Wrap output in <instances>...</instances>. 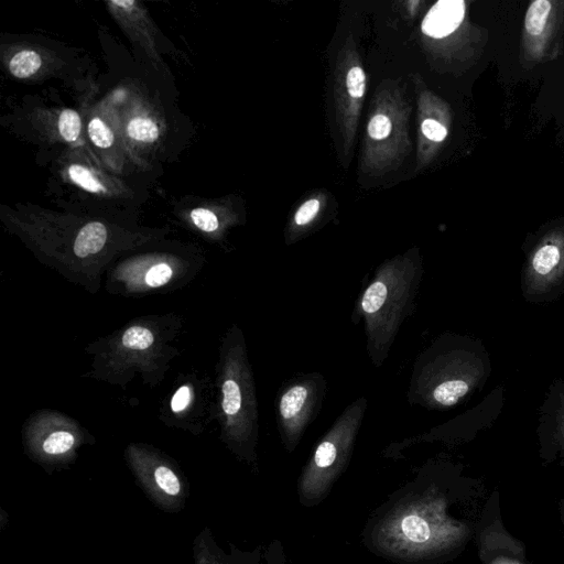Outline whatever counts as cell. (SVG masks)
<instances>
[{
	"mask_svg": "<svg viewBox=\"0 0 564 564\" xmlns=\"http://www.w3.org/2000/svg\"><path fill=\"white\" fill-rule=\"evenodd\" d=\"M474 489L430 484L389 501L368 527L367 544L403 563H435L457 556L475 535L478 519L457 518L452 507L475 499Z\"/></svg>",
	"mask_w": 564,
	"mask_h": 564,
	"instance_id": "cell-1",
	"label": "cell"
},
{
	"mask_svg": "<svg viewBox=\"0 0 564 564\" xmlns=\"http://www.w3.org/2000/svg\"><path fill=\"white\" fill-rule=\"evenodd\" d=\"M421 279V264L403 257L380 267L364 291L359 307L367 350L375 366L386 360L402 322L410 314Z\"/></svg>",
	"mask_w": 564,
	"mask_h": 564,
	"instance_id": "cell-2",
	"label": "cell"
},
{
	"mask_svg": "<svg viewBox=\"0 0 564 564\" xmlns=\"http://www.w3.org/2000/svg\"><path fill=\"white\" fill-rule=\"evenodd\" d=\"M366 408V398L355 400L317 443L299 479L302 505L322 502L347 467Z\"/></svg>",
	"mask_w": 564,
	"mask_h": 564,
	"instance_id": "cell-3",
	"label": "cell"
},
{
	"mask_svg": "<svg viewBox=\"0 0 564 564\" xmlns=\"http://www.w3.org/2000/svg\"><path fill=\"white\" fill-rule=\"evenodd\" d=\"M421 357L415 367L412 392L425 406L447 409L457 404L476 388L485 373L482 361L467 350L429 351Z\"/></svg>",
	"mask_w": 564,
	"mask_h": 564,
	"instance_id": "cell-4",
	"label": "cell"
},
{
	"mask_svg": "<svg viewBox=\"0 0 564 564\" xmlns=\"http://www.w3.org/2000/svg\"><path fill=\"white\" fill-rule=\"evenodd\" d=\"M128 462L138 486L161 511H182L189 497L186 477L169 459L148 449L131 448Z\"/></svg>",
	"mask_w": 564,
	"mask_h": 564,
	"instance_id": "cell-5",
	"label": "cell"
},
{
	"mask_svg": "<svg viewBox=\"0 0 564 564\" xmlns=\"http://www.w3.org/2000/svg\"><path fill=\"white\" fill-rule=\"evenodd\" d=\"M325 391L323 377L302 376L290 382L280 393L276 421L285 448L292 452L305 429L314 420Z\"/></svg>",
	"mask_w": 564,
	"mask_h": 564,
	"instance_id": "cell-6",
	"label": "cell"
},
{
	"mask_svg": "<svg viewBox=\"0 0 564 564\" xmlns=\"http://www.w3.org/2000/svg\"><path fill=\"white\" fill-rule=\"evenodd\" d=\"M474 538L481 564H530L523 542L511 535L502 522L498 491L485 501Z\"/></svg>",
	"mask_w": 564,
	"mask_h": 564,
	"instance_id": "cell-7",
	"label": "cell"
},
{
	"mask_svg": "<svg viewBox=\"0 0 564 564\" xmlns=\"http://www.w3.org/2000/svg\"><path fill=\"white\" fill-rule=\"evenodd\" d=\"M564 278V243L544 242L531 256L524 273L529 294H543L561 283Z\"/></svg>",
	"mask_w": 564,
	"mask_h": 564,
	"instance_id": "cell-8",
	"label": "cell"
},
{
	"mask_svg": "<svg viewBox=\"0 0 564 564\" xmlns=\"http://www.w3.org/2000/svg\"><path fill=\"white\" fill-rule=\"evenodd\" d=\"M192 555L193 564H258L260 549L243 551L229 543V552H226L215 540L212 529L205 525L193 540Z\"/></svg>",
	"mask_w": 564,
	"mask_h": 564,
	"instance_id": "cell-9",
	"label": "cell"
},
{
	"mask_svg": "<svg viewBox=\"0 0 564 564\" xmlns=\"http://www.w3.org/2000/svg\"><path fill=\"white\" fill-rule=\"evenodd\" d=\"M465 14L463 0H441L435 3L422 23V31L432 37H443L455 31Z\"/></svg>",
	"mask_w": 564,
	"mask_h": 564,
	"instance_id": "cell-10",
	"label": "cell"
},
{
	"mask_svg": "<svg viewBox=\"0 0 564 564\" xmlns=\"http://www.w3.org/2000/svg\"><path fill=\"white\" fill-rule=\"evenodd\" d=\"M107 240V229L98 221L85 225L74 242V253L79 258L99 252Z\"/></svg>",
	"mask_w": 564,
	"mask_h": 564,
	"instance_id": "cell-11",
	"label": "cell"
},
{
	"mask_svg": "<svg viewBox=\"0 0 564 564\" xmlns=\"http://www.w3.org/2000/svg\"><path fill=\"white\" fill-rule=\"evenodd\" d=\"M223 401L221 406L226 416L235 421H243V390L242 384L239 379L234 378L232 376H228L227 379L223 383Z\"/></svg>",
	"mask_w": 564,
	"mask_h": 564,
	"instance_id": "cell-12",
	"label": "cell"
},
{
	"mask_svg": "<svg viewBox=\"0 0 564 564\" xmlns=\"http://www.w3.org/2000/svg\"><path fill=\"white\" fill-rule=\"evenodd\" d=\"M42 65L40 55L30 50L20 51L9 62V70L17 78H28Z\"/></svg>",
	"mask_w": 564,
	"mask_h": 564,
	"instance_id": "cell-13",
	"label": "cell"
},
{
	"mask_svg": "<svg viewBox=\"0 0 564 564\" xmlns=\"http://www.w3.org/2000/svg\"><path fill=\"white\" fill-rule=\"evenodd\" d=\"M551 11V2L549 0L533 1L525 14V29L531 35H540L545 26Z\"/></svg>",
	"mask_w": 564,
	"mask_h": 564,
	"instance_id": "cell-14",
	"label": "cell"
},
{
	"mask_svg": "<svg viewBox=\"0 0 564 564\" xmlns=\"http://www.w3.org/2000/svg\"><path fill=\"white\" fill-rule=\"evenodd\" d=\"M128 135L137 141L153 142L159 138L160 131L156 123L143 117L131 119L127 126Z\"/></svg>",
	"mask_w": 564,
	"mask_h": 564,
	"instance_id": "cell-15",
	"label": "cell"
},
{
	"mask_svg": "<svg viewBox=\"0 0 564 564\" xmlns=\"http://www.w3.org/2000/svg\"><path fill=\"white\" fill-rule=\"evenodd\" d=\"M69 178L79 187L84 188L89 193H102L105 192L104 185L94 176V174L86 167L72 164L68 167Z\"/></svg>",
	"mask_w": 564,
	"mask_h": 564,
	"instance_id": "cell-16",
	"label": "cell"
},
{
	"mask_svg": "<svg viewBox=\"0 0 564 564\" xmlns=\"http://www.w3.org/2000/svg\"><path fill=\"white\" fill-rule=\"evenodd\" d=\"M82 129L80 117L74 109H64L58 117V131L67 142L77 140Z\"/></svg>",
	"mask_w": 564,
	"mask_h": 564,
	"instance_id": "cell-17",
	"label": "cell"
},
{
	"mask_svg": "<svg viewBox=\"0 0 564 564\" xmlns=\"http://www.w3.org/2000/svg\"><path fill=\"white\" fill-rule=\"evenodd\" d=\"M122 345L131 349H147L153 343L152 333L141 326H132L122 335Z\"/></svg>",
	"mask_w": 564,
	"mask_h": 564,
	"instance_id": "cell-18",
	"label": "cell"
},
{
	"mask_svg": "<svg viewBox=\"0 0 564 564\" xmlns=\"http://www.w3.org/2000/svg\"><path fill=\"white\" fill-rule=\"evenodd\" d=\"M88 135L91 142L98 148H109L113 143V134L110 128L98 117L90 119L88 123Z\"/></svg>",
	"mask_w": 564,
	"mask_h": 564,
	"instance_id": "cell-19",
	"label": "cell"
},
{
	"mask_svg": "<svg viewBox=\"0 0 564 564\" xmlns=\"http://www.w3.org/2000/svg\"><path fill=\"white\" fill-rule=\"evenodd\" d=\"M172 275V268L167 263L161 262L154 264L150 270H148L144 276V282L150 288H159L167 283Z\"/></svg>",
	"mask_w": 564,
	"mask_h": 564,
	"instance_id": "cell-20",
	"label": "cell"
},
{
	"mask_svg": "<svg viewBox=\"0 0 564 564\" xmlns=\"http://www.w3.org/2000/svg\"><path fill=\"white\" fill-rule=\"evenodd\" d=\"M191 218L194 225L203 231L212 232L218 228V218L209 209L195 208L191 212Z\"/></svg>",
	"mask_w": 564,
	"mask_h": 564,
	"instance_id": "cell-21",
	"label": "cell"
},
{
	"mask_svg": "<svg viewBox=\"0 0 564 564\" xmlns=\"http://www.w3.org/2000/svg\"><path fill=\"white\" fill-rule=\"evenodd\" d=\"M366 76L360 67H352L347 74L346 85L352 98H360L366 90Z\"/></svg>",
	"mask_w": 564,
	"mask_h": 564,
	"instance_id": "cell-22",
	"label": "cell"
},
{
	"mask_svg": "<svg viewBox=\"0 0 564 564\" xmlns=\"http://www.w3.org/2000/svg\"><path fill=\"white\" fill-rule=\"evenodd\" d=\"M391 131V121L384 115H376L368 124V133L371 138L381 140L387 138Z\"/></svg>",
	"mask_w": 564,
	"mask_h": 564,
	"instance_id": "cell-23",
	"label": "cell"
},
{
	"mask_svg": "<svg viewBox=\"0 0 564 564\" xmlns=\"http://www.w3.org/2000/svg\"><path fill=\"white\" fill-rule=\"evenodd\" d=\"M319 209V202L317 199H308L297 209L294 216L295 224L304 226L312 221Z\"/></svg>",
	"mask_w": 564,
	"mask_h": 564,
	"instance_id": "cell-24",
	"label": "cell"
},
{
	"mask_svg": "<svg viewBox=\"0 0 564 564\" xmlns=\"http://www.w3.org/2000/svg\"><path fill=\"white\" fill-rule=\"evenodd\" d=\"M423 134L433 141H443L447 135V130L441 123L433 119H426L422 123Z\"/></svg>",
	"mask_w": 564,
	"mask_h": 564,
	"instance_id": "cell-25",
	"label": "cell"
},
{
	"mask_svg": "<svg viewBox=\"0 0 564 564\" xmlns=\"http://www.w3.org/2000/svg\"><path fill=\"white\" fill-rule=\"evenodd\" d=\"M191 400V390L187 386H182L177 389L171 400V409L173 412L183 411Z\"/></svg>",
	"mask_w": 564,
	"mask_h": 564,
	"instance_id": "cell-26",
	"label": "cell"
},
{
	"mask_svg": "<svg viewBox=\"0 0 564 564\" xmlns=\"http://www.w3.org/2000/svg\"><path fill=\"white\" fill-rule=\"evenodd\" d=\"M558 436L562 448L564 449V402L562 404V409L560 412V421H558Z\"/></svg>",
	"mask_w": 564,
	"mask_h": 564,
	"instance_id": "cell-27",
	"label": "cell"
},
{
	"mask_svg": "<svg viewBox=\"0 0 564 564\" xmlns=\"http://www.w3.org/2000/svg\"><path fill=\"white\" fill-rule=\"evenodd\" d=\"M9 523V513L3 507H0V531L2 532Z\"/></svg>",
	"mask_w": 564,
	"mask_h": 564,
	"instance_id": "cell-28",
	"label": "cell"
},
{
	"mask_svg": "<svg viewBox=\"0 0 564 564\" xmlns=\"http://www.w3.org/2000/svg\"><path fill=\"white\" fill-rule=\"evenodd\" d=\"M110 3L113 4V6H118V7H122V8H128V7L133 6L135 2L132 1V0H121V1L116 0V1H111Z\"/></svg>",
	"mask_w": 564,
	"mask_h": 564,
	"instance_id": "cell-29",
	"label": "cell"
},
{
	"mask_svg": "<svg viewBox=\"0 0 564 564\" xmlns=\"http://www.w3.org/2000/svg\"><path fill=\"white\" fill-rule=\"evenodd\" d=\"M558 513H560V519H561V523L563 525V531H564V497H562L558 501Z\"/></svg>",
	"mask_w": 564,
	"mask_h": 564,
	"instance_id": "cell-30",
	"label": "cell"
},
{
	"mask_svg": "<svg viewBox=\"0 0 564 564\" xmlns=\"http://www.w3.org/2000/svg\"><path fill=\"white\" fill-rule=\"evenodd\" d=\"M123 96H124V91L123 90H117L115 93V97H116L117 100L121 99Z\"/></svg>",
	"mask_w": 564,
	"mask_h": 564,
	"instance_id": "cell-31",
	"label": "cell"
}]
</instances>
